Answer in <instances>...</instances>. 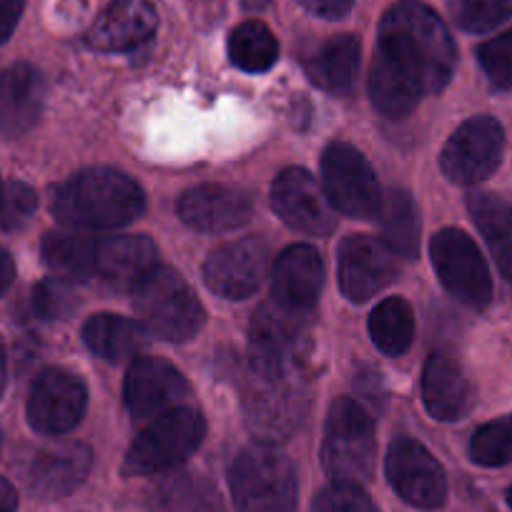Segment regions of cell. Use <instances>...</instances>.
<instances>
[{
    "label": "cell",
    "mask_w": 512,
    "mask_h": 512,
    "mask_svg": "<svg viewBox=\"0 0 512 512\" xmlns=\"http://www.w3.org/2000/svg\"><path fill=\"white\" fill-rule=\"evenodd\" d=\"M450 31L432 8L402 0L384 13L369 71V96L387 118H405L425 96L440 93L455 71Z\"/></svg>",
    "instance_id": "cell-1"
},
{
    "label": "cell",
    "mask_w": 512,
    "mask_h": 512,
    "mask_svg": "<svg viewBox=\"0 0 512 512\" xmlns=\"http://www.w3.org/2000/svg\"><path fill=\"white\" fill-rule=\"evenodd\" d=\"M146 209L141 186L116 169H88L58 184L51 211L73 229H116L139 219Z\"/></svg>",
    "instance_id": "cell-2"
},
{
    "label": "cell",
    "mask_w": 512,
    "mask_h": 512,
    "mask_svg": "<svg viewBox=\"0 0 512 512\" xmlns=\"http://www.w3.org/2000/svg\"><path fill=\"white\" fill-rule=\"evenodd\" d=\"M241 407L249 430L264 445H277L287 440L307 417V384L297 369H284V372L249 369L241 384Z\"/></svg>",
    "instance_id": "cell-3"
},
{
    "label": "cell",
    "mask_w": 512,
    "mask_h": 512,
    "mask_svg": "<svg viewBox=\"0 0 512 512\" xmlns=\"http://www.w3.org/2000/svg\"><path fill=\"white\" fill-rule=\"evenodd\" d=\"M131 294L146 329L166 342H186L204 327V304L176 269L156 264Z\"/></svg>",
    "instance_id": "cell-4"
},
{
    "label": "cell",
    "mask_w": 512,
    "mask_h": 512,
    "mask_svg": "<svg viewBox=\"0 0 512 512\" xmlns=\"http://www.w3.org/2000/svg\"><path fill=\"white\" fill-rule=\"evenodd\" d=\"M236 512H297V472L272 445H251L229 470Z\"/></svg>",
    "instance_id": "cell-5"
},
{
    "label": "cell",
    "mask_w": 512,
    "mask_h": 512,
    "mask_svg": "<svg viewBox=\"0 0 512 512\" xmlns=\"http://www.w3.org/2000/svg\"><path fill=\"white\" fill-rule=\"evenodd\" d=\"M377 457L374 422L367 407L352 397H342L329 407L322 442V465L334 482L362 485L372 477Z\"/></svg>",
    "instance_id": "cell-6"
},
{
    "label": "cell",
    "mask_w": 512,
    "mask_h": 512,
    "mask_svg": "<svg viewBox=\"0 0 512 512\" xmlns=\"http://www.w3.org/2000/svg\"><path fill=\"white\" fill-rule=\"evenodd\" d=\"M206 435L204 417L191 407H174L154 417L128 450L123 472L131 477L159 475L189 460Z\"/></svg>",
    "instance_id": "cell-7"
},
{
    "label": "cell",
    "mask_w": 512,
    "mask_h": 512,
    "mask_svg": "<svg viewBox=\"0 0 512 512\" xmlns=\"http://www.w3.org/2000/svg\"><path fill=\"white\" fill-rule=\"evenodd\" d=\"M312 324L314 312L287 307L274 297L259 304L249 329V369L254 372L297 369Z\"/></svg>",
    "instance_id": "cell-8"
},
{
    "label": "cell",
    "mask_w": 512,
    "mask_h": 512,
    "mask_svg": "<svg viewBox=\"0 0 512 512\" xmlns=\"http://www.w3.org/2000/svg\"><path fill=\"white\" fill-rule=\"evenodd\" d=\"M432 267L442 287L472 309H485L492 302V277L485 256L475 241L460 229H442L430 244Z\"/></svg>",
    "instance_id": "cell-9"
},
{
    "label": "cell",
    "mask_w": 512,
    "mask_h": 512,
    "mask_svg": "<svg viewBox=\"0 0 512 512\" xmlns=\"http://www.w3.org/2000/svg\"><path fill=\"white\" fill-rule=\"evenodd\" d=\"M505 131L492 116H475L447 139L440 154L442 174L460 186L490 179L502 161Z\"/></svg>",
    "instance_id": "cell-10"
},
{
    "label": "cell",
    "mask_w": 512,
    "mask_h": 512,
    "mask_svg": "<svg viewBox=\"0 0 512 512\" xmlns=\"http://www.w3.org/2000/svg\"><path fill=\"white\" fill-rule=\"evenodd\" d=\"M322 176V186L334 209L354 219H372L377 214L382 199L377 174L354 146H329L322 156Z\"/></svg>",
    "instance_id": "cell-11"
},
{
    "label": "cell",
    "mask_w": 512,
    "mask_h": 512,
    "mask_svg": "<svg viewBox=\"0 0 512 512\" xmlns=\"http://www.w3.org/2000/svg\"><path fill=\"white\" fill-rule=\"evenodd\" d=\"M88 405L86 384L68 369L51 367L36 377L28 395V422L41 435H66L81 422Z\"/></svg>",
    "instance_id": "cell-12"
},
{
    "label": "cell",
    "mask_w": 512,
    "mask_h": 512,
    "mask_svg": "<svg viewBox=\"0 0 512 512\" xmlns=\"http://www.w3.org/2000/svg\"><path fill=\"white\" fill-rule=\"evenodd\" d=\"M272 251L262 239H239L211 251L204 262V279L211 292L226 299H246L262 287Z\"/></svg>",
    "instance_id": "cell-13"
},
{
    "label": "cell",
    "mask_w": 512,
    "mask_h": 512,
    "mask_svg": "<svg viewBox=\"0 0 512 512\" xmlns=\"http://www.w3.org/2000/svg\"><path fill=\"white\" fill-rule=\"evenodd\" d=\"M387 477L410 505L435 510L447 497V477L440 462L417 440L400 437L387 452Z\"/></svg>",
    "instance_id": "cell-14"
},
{
    "label": "cell",
    "mask_w": 512,
    "mask_h": 512,
    "mask_svg": "<svg viewBox=\"0 0 512 512\" xmlns=\"http://www.w3.org/2000/svg\"><path fill=\"white\" fill-rule=\"evenodd\" d=\"M272 206L292 229L312 236L334 231V206L324 186L307 169H287L272 186Z\"/></svg>",
    "instance_id": "cell-15"
},
{
    "label": "cell",
    "mask_w": 512,
    "mask_h": 512,
    "mask_svg": "<svg viewBox=\"0 0 512 512\" xmlns=\"http://www.w3.org/2000/svg\"><path fill=\"white\" fill-rule=\"evenodd\" d=\"M395 274V254L382 239L352 234L339 244V287L352 302L372 299L392 284Z\"/></svg>",
    "instance_id": "cell-16"
},
{
    "label": "cell",
    "mask_w": 512,
    "mask_h": 512,
    "mask_svg": "<svg viewBox=\"0 0 512 512\" xmlns=\"http://www.w3.org/2000/svg\"><path fill=\"white\" fill-rule=\"evenodd\" d=\"M189 395V382L161 357H136L126 372L123 400L134 417H159Z\"/></svg>",
    "instance_id": "cell-17"
},
{
    "label": "cell",
    "mask_w": 512,
    "mask_h": 512,
    "mask_svg": "<svg viewBox=\"0 0 512 512\" xmlns=\"http://www.w3.org/2000/svg\"><path fill=\"white\" fill-rule=\"evenodd\" d=\"M93 465V452L83 442H56L28 460L26 485L43 500L66 497L88 477Z\"/></svg>",
    "instance_id": "cell-18"
},
{
    "label": "cell",
    "mask_w": 512,
    "mask_h": 512,
    "mask_svg": "<svg viewBox=\"0 0 512 512\" xmlns=\"http://www.w3.org/2000/svg\"><path fill=\"white\" fill-rule=\"evenodd\" d=\"M181 221L199 231H231L251 219V199L246 191L224 184H201L184 191L176 204Z\"/></svg>",
    "instance_id": "cell-19"
},
{
    "label": "cell",
    "mask_w": 512,
    "mask_h": 512,
    "mask_svg": "<svg viewBox=\"0 0 512 512\" xmlns=\"http://www.w3.org/2000/svg\"><path fill=\"white\" fill-rule=\"evenodd\" d=\"M422 400L435 420L457 422L475 407V387L457 359L435 352L422 372Z\"/></svg>",
    "instance_id": "cell-20"
},
{
    "label": "cell",
    "mask_w": 512,
    "mask_h": 512,
    "mask_svg": "<svg viewBox=\"0 0 512 512\" xmlns=\"http://www.w3.org/2000/svg\"><path fill=\"white\" fill-rule=\"evenodd\" d=\"M156 26L159 16L149 0H111L91 26L86 41L96 51H131L149 41Z\"/></svg>",
    "instance_id": "cell-21"
},
{
    "label": "cell",
    "mask_w": 512,
    "mask_h": 512,
    "mask_svg": "<svg viewBox=\"0 0 512 512\" xmlns=\"http://www.w3.org/2000/svg\"><path fill=\"white\" fill-rule=\"evenodd\" d=\"M46 103V81L31 63H16L0 73V134L8 139L28 134Z\"/></svg>",
    "instance_id": "cell-22"
},
{
    "label": "cell",
    "mask_w": 512,
    "mask_h": 512,
    "mask_svg": "<svg viewBox=\"0 0 512 512\" xmlns=\"http://www.w3.org/2000/svg\"><path fill=\"white\" fill-rule=\"evenodd\" d=\"M324 287V262L307 244L289 246L272 267V297L287 307L314 312Z\"/></svg>",
    "instance_id": "cell-23"
},
{
    "label": "cell",
    "mask_w": 512,
    "mask_h": 512,
    "mask_svg": "<svg viewBox=\"0 0 512 512\" xmlns=\"http://www.w3.org/2000/svg\"><path fill=\"white\" fill-rule=\"evenodd\" d=\"M156 267V244L144 234L108 236L96 246V277L108 287L134 289Z\"/></svg>",
    "instance_id": "cell-24"
},
{
    "label": "cell",
    "mask_w": 512,
    "mask_h": 512,
    "mask_svg": "<svg viewBox=\"0 0 512 512\" xmlns=\"http://www.w3.org/2000/svg\"><path fill=\"white\" fill-rule=\"evenodd\" d=\"M96 246L98 241L76 229L48 231L41 244L43 264L58 282L83 284L96 277Z\"/></svg>",
    "instance_id": "cell-25"
},
{
    "label": "cell",
    "mask_w": 512,
    "mask_h": 512,
    "mask_svg": "<svg viewBox=\"0 0 512 512\" xmlns=\"http://www.w3.org/2000/svg\"><path fill=\"white\" fill-rule=\"evenodd\" d=\"M359 56L362 46L354 36H334L324 41L322 46L314 48L304 58V68L312 83L332 93H344L354 86V78L359 71Z\"/></svg>",
    "instance_id": "cell-26"
},
{
    "label": "cell",
    "mask_w": 512,
    "mask_h": 512,
    "mask_svg": "<svg viewBox=\"0 0 512 512\" xmlns=\"http://www.w3.org/2000/svg\"><path fill=\"white\" fill-rule=\"evenodd\" d=\"M467 209L490 246L500 274L512 282V206L495 194H472L467 199Z\"/></svg>",
    "instance_id": "cell-27"
},
{
    "label": "cell",
    "mask_w": 512,
    "mask_h": 512,
    "mask_svg": "<svg viewBox=\"0 0 512 512\" xmlns=\"http://www.w3.org/2000/svg\"><path fill=\"white\" fill-rule=\"evenodd\" d=\"M382 241L392 254L402 259H415L420 251V216L412 196L402 189H387L377 206Z\"/></svg>",
    "instance_id": "cell-28"
},
{
    "label": "cell",
    "mask_w": 512,
    "mask_h": 512,
    "mask_svg": "<svg viewBox=\"0 0 512 512\" xmlns=\"http://www.w3.org/2000/svg\"><path fill=\"white\" fill-rule=\"evenodd\" d=\"M83 342L98 357L108 362L134 357L146 347V334L134 319L118 314H96L83 324Z\"/></svg>",
    "instance_id": "cell-29"
},
{
    "label": "cell",
    "mask_w": 512,
    "mask_h": 512,
    "mask_svg": "<svg viewBox=\"0 0 512 512\" xmlns=\"http://www.w3.org/2000/svg\"><path fill=\"white\" fill-rule=\"evenodd\" d=\"M369 334L377 349L390 357H400L410 349L415 339V312L412 304L402 297L384 299L369 317Z\"/></svg>",
    "instance_id": "cell-30"
},
{
    "label": "cell",
    "mask_w": 512,
    "mask_h": 512,
    "mask_svg": "<svg viewBox=\"0 0 512 512\" xmlns=\"http://www.w3.org/2000/svg\"><path fill=\"white\" fill-rule=\"evenodd\" d=\"M229 58L246 73H264L277 63L279 41L264 23L246 21L229 36Z\"/></svg>",
    "instance_id": "cell-31"
},
{
    "label": "cell",
    "mask_w": 512,
    "mask_h": 512,
    "mask_svg": "<svg viewBox=\"0 0 512 512\" xmlns=\"http://www.w3.org/2000/svg\"><path fill=\"white\" fill-rule=\"evenodd\" d=\"M470 457L482 467H502L512 462V415L482 425L470 440Z\"/></svg>",
    "instance_id": "cell-32"
},
{
    "label": "cell",
    "mask_w": 512,
    "mask_h": 512,
    "mask_svg": "<svg viewBox=\"0 0 512 512\" xmlns=\"http://www.w3.org/2000/svg\"><path fill=\"white\" fill-rule=\"evenodd\" d=\"M457 26L470 33H487L512 16V0H452Z\"/></svg>",
    "instance_id": "cell-33"
},
{
    "label": "cell",
    "mask_w": 512,
    "mask_h": 512,
    "mask_svg": "<svg viewBox=\"0 0 512 512\" xmlns=\"http://www.w3.org/2000/svg\"><path fill=\"white\" fill-rule=\"evenodd\" d=\"M38 196L23 181H11V184L3 186V194H0V229L6 231H18L31 221V216L36 214Z\"/></svg>",
    "instance_id": "cell-34"
},
{
    "label": "cell",
    "mask_w": 512,
    "mask_h": 512,
    "mask_svg": "<svg viewBox=\"0 0 512 512\" xmlns=\"http://www.w3.org/2000/svg\"><path fill=\"white\" fill-rule=\"evenodd\" d=\"M314 512H379L372 497L354 482H332L314 500Z\"/></svg>",
    "instance_id": "cell-35"
},
{
    "label": "cell",
    "mask_w": 512,
    "mask_h": 512,
    "mask_svg": "<svg viewBox=\"0 0 512 512\" xmlns=\"http://www.w3.org/2000/svg\"><path fill=\"white\" fill-rule=\"evenodd\" d=\"M477 58H480L482 71L497 88L512 86V28L502 36L492 38V41L482 43L477 48Z\"/></svg>",
    "instance_id": "cell-36"
},
{
    "label": "cell",
    "mask_w": 512,
    "mask_h": 512,
    "mask_svg": "<svg viewBox=\"0 0 512 512\" xmlns=\"http://www.w3.org/2000/svg\"><path fill=\"white\" fill-rule=\"evenodd\" d=\"M33 314L41 319H63L76 309V299H73L71 289L66 282L58 279H46L33 289L31 297Z\"/></svg>",
    "instance_id": "cell-37"
},
{
    "label": "cell",
    "mask_w": 512,
    "mask_h": 512,
    "mask_svg": "<svg viewBox=\"0 0 512 512\" xmlns=\"http://www.w3.org/2000/svg\"><path fill=\"white\" fill-rule=\"evenodd\" d=\"M302 8H307L309 13L319 18H327V21H339V18L347 16L352 11L354 0H299Z\"/></svg>",
    "instance_id": "cell-38"
},
{
    "label": "cell",
    "mask_w": 512,
    "mask_h": 512,
    "mask_svg": "<svg viewBox=\"0 0 512 512\" xmlns=\"http://www.w3.org/2000/svg\"><path fill=\"white\" fill-rule=\"evenodd\" d=\"M357 392H359V397H364V400H367V405L372 407V410H382L384 392H382V379H379L377 372L359 374Z\"/></svg>",
    "instance_id": "cell-39"
},
{
    "label": "cell",
    "mask_w": 512,
    "mask_h": 512,
    "mask_svg": "<svg viewBox=\"0 0 512 512\" xmlns=\"http://www.w3.org/2000/svg\"><path fill=\"white\" fill-rule=\"evenodd\" d=\"M23 13V0H0V43H6L16 31Z\"/></svg>",
    "instance_id": "cell-40"
},
{
    "label": "cell",
    "mask_w": 512,
    "mask_h": 512,
    "mask_svg": "<svg viewBox=\"0 0 512 512\" xmlns=\"http://www.w3.org/2000/svg\"><path fill=\"white\" fill-rule=\"evenodd\" d=\"M13 279H16V264H13V256L0 246V297L8 292Z\"/></svg>",
    "instance_id": "cell-41"
},
{
    "label": "cell",
    "mask_w": 512,
    "mask_h": 512,
    "mask_svg": "<svg viewBox=\"0 0 512 512\" xmlns=\"http://www.w3.org/2000/svg\"><path fill=\"white\" fill-rule=\"evenodd\" d=\"M0 512H18L16 487L3 477H0Z\"/></svg>",
    "instance_id": "cell-42"
},
{
    "label": "cell",
    "mask_w": 512,
    "mask_h": 512,
    "mask_svg": "<svg viewBox=\"0 0 512 512\" xmlns=\"http://www.w3.org/2000/svg\"><path fill=\"white\" fill-rule=\"evenodd\" d=\"M6 374H8L6 344H3V337H0V395H3V390H6Z\"/></svg>",
    "instance_id": "cell-43"
},
{
    "label": "cell",
    "mask_w": 512,
    "mask_h": 512,
    "mask_svg": "<svg viewBox=\"0 0 512 512\" xmlns=\"http://www.w3.org/2000/svg\"><path fill=\"white\" fill-rule=\"evenodd\" d=\"M244 6L249 11H262V8L269 6V0H244Z\"/></svg>",
    "instance_id": "cell-44"
},
{
    "label": "cell",
    "mask_w": 512,
    "mask_h": 512,
    "mask_svg": "<svg viewBox=\"0 0 512 512\" xmlns=\"http://www.w3.org/2000/svg\"><path fill=\"white\" fill-rule=\"evenodd\" d=\"M507 505L512 507V487H510V490H507Z\"/></svg>",
    "instance_id": "cell-45"
},
{
    "label": "cell",
    "mask_w": 512,
    "mask_h": 512,
    "mask_svg": "<svg viewBox=\"0 0 512 512\" xmlns=\"http://www.w3.org/2000/svg\"><path fill=\"white\" fill-rule=\"evenodd\" d=\"M0 194H3V184H0Z\"/></svg>",
    "instance_id": "cell-46"
}]
</instances>
